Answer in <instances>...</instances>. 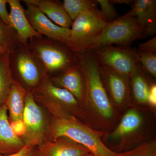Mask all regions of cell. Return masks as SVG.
<instances>
[{
	"instance_id": "cell-12",
	"label": "cell",
	"mask_w": 156,
	"mask_h": 156,
	"mask_svg": "<svg viewBox=\"0 0 156 156\" xmlns=\"http://www.w3.org/2000/svg\"><path fill=\"white\" fill-rule=\"evenodd\" d=\"M37 150L39 156H86L91 154L83 146L63 137L46 140Z\"/></svg>"
},
{
	"instance_id": "cell-24",
	"label": "cell",
	"mask_w": 156,
	"mask_h": 156,
	"mask_svg": "<svg viewBox=\"0 0 156 156\" xmlns=\"http://www.w3.org/2000/svg\"><path fill=\"white\" fill-rule=\"evenodd\" d=\"M138 62L153 77H156V53L138 51Z\"/></svg>"
},
{
	"instance_id": "cell-34",
	"label": "cell",
	"mask_w": 156,
	"mask_h": 156,
	"mask_svg": "<svg viewBox=\"0 0 156 156\" xmlns=\"http://www.w3.org/2000/svg\"><path fill=\"white\" fill-rule=\"evenodd\" d=\"M86 156H94L92 154H89L87 155Z\"/></svg>"
},
{
	"instance_id": "cell-28",
	"label": "cell",
	"mask_w": 156,
	"mask_h": 156,
	"mask_svg": "<svg viewBox=\"0 0 156 156\" xmlns=\"http://www.w3.org/2000/svg\"><path fill=\"white\" fill-rule=\"evenodd\" d=\"M0 156H39L37 147L25 145L20 151L9 155Z\"/></svg>"
},
{
	"instance_id": "cell-10",
	"label": "cell",
	"mask_w": 156,
	"mask_h": 156,
	"mask_svg": "<svg viewBox=\"0 0 156 156\" xmlns=\"http://www.w3.org/2000/svg\"><path fill=\"white\" fill-rule=\"evenodd\" d=\"M27 8L26 15L32 28L38 33L48 38L66 44L70 34V29L62 28L49 19L38 8L29 2L28 0L23 1Z\"/></svg>"
},
{
	"instance_id": "cell-27",
	"label": "cell",
	"mask_w": 156,
	"mask_h": 156,
	"mask_svg": "<svg viewBox=\"0 0 156 156\" xmlns=\"http://www.w3.org/2000/svg\"><path fill=\"white\" fill-rule=\"evenodd\" d=\"M139 52L156 53V37L139 45Z\"/></svg>"
},
{
	"instance_id": "cell-15",
	"label": "cell",
	"mask_w": 156,
	"mask_h": 156,
	"mask_svg": "<svg viewBox=\"0 0 156 156\" xmlns=\"http://www.w3.org/2000/svg\"><path fill=\"white\" fill-rule=\"evenodd\" d=\"M131 14L136 18L144 37L156 32V0H136L132 3Z\"/></svg>"
},
{
	"instance_id": "cell-16",
	"label": "cell",
	"mask_w": 156,
	"mask_h": 156,
	"mask_svg": "<svg viewBox=\"0 0 156 156\" xmlns=\"http://www.w3.org/2000/svg\"><path fill=\"white\" fill-rule=\"evenodd\" d=\"M101 79H104L110 95L118 105L125 100L128 93V80L129 77L115 72L100 65Z\"/></svg>"
},
{
	"instance_id": "cell-21",
	"label": "cell",
	"mask_w": 156,
	"mask_h": 156,
	"mask_svg": "<svg viewBox=\"0 0 156 156\" xmlns=\"http://www.w3.org/2000/svg\"><path fill=\"white\" fill-rule=\"evenodd\" d=\"M142 122V118L137 112L133 109L129 110L124 115L119 125L112 134V137L120 138L131 134L139 128Z\"/></svg>"
},
{
	"instance_id": "cell-25",
	"label": "cell",
	"mask_w": 156,
	"mask_h": 156,
	"mask_svg": "<svg viewBox=\"0 0 156 156\" xmlns=\"http://www.w3.org/2000/svg\"><path fill=\"white\" fill-rule=\"evenodd\" d=\"M119 156H156L155 143L144 144L134 149L119 153Z\"/></svg>"
},
{
	"instance_id": "cell-7",
	"label": "cell",
	"mask_w": 156,
	"mask_h": 156,
	"mask_svg": "<svg viewBox=\"0 0 156 156\" xmlns=\"http://www.w3.org/2000/svg\"><path fill=\"white\" fill-rule=\"evenodd\" d=\"M108 23L98 9L83 11L73 21L66 44L75 53L85 52L89 43L100 34Z\"/></svg>"
},
{
	"instance_id": "cell-18",
	"label": "cell",
	"mask_w": 156,
	"mask_h": 156,
	"mask_svg": "<svg viewBox=\"0 0 156 156\" xmlns=\"http://www.w3.org/2000/svg\"><path fill=\"white\" fill-rule=\"evenodd\" d=\"M27 92L28 91L16 80L11 85L5 102L9 111L10 122L23 121Z\"/></svg>"
},
{
	"instance_id": "cell-19",
	"label": "cell",
	"mask_w": 156,
	"mask_h": 156,
	"mask_svg": "<svg viewBox=\"0 0 156 156\" xmlns=\"http://www.w3.org/2000/svg\"><path fill=\"white\" fill-rule=\"evenodd\" d=\"M9 57L8 50L0 56V107L5 104L11 85L15 80L10 69Z\"/></svg>"
},
{
	"instance_id": "cell-4",
	"label": "cell",
	"mask_w": 156,
	"mask_h": 156,
	"mask_svg": "<svg viewBox=\"0 0 156 156\" xmlns=\"http://www.w3.org/2000/svg\"><path fill=\"white\" fill-rule=\"evenodd\" d=\"M144 37L136 18L128 11L115 20L108 23L100 34L89 43L86 51L113 44L126 46Z\"/></svg>"
},
{
	"instance_id": "cell-31",
	"label": "cell",
	"mask_w": 156,
	"mask_h": 156,
	"mask_svg": "<svg viewBox=\"0 0 156 156\" xmlns=\"http://www.w3.org/2000/svg\"><path fill=\"white\" fill-rule=\"evenodd\" d=\"M148 102L154 106L156 105V85L154 84L150 87Z\"/></svg>"
},
{
	"instance_id": "cell-1",
	"label": "cell",
	"mask_w": 156,
	"mask_h": 156,
	"mask_svg": "<svg viewBox=\"0 0 156 156\" xmlns=\"http://www.w3.org/2000/svg\"><path fill=\"white\" fill-rule=\"evenodd\" d=\"M68 138L83 146L94 156H119L108 148L95 131L72 119H53L48 124L46 140Z\"/></svg>"
},
{
	"instance_id": "cell-23",
	"label": "cell",
	"mask_w": 156,
	"mask_h": 156,
	"mask_svg": "<svg viewBox=\"0 0 156 156\" xmlns=\"http://www.w3.org/2000/svg\"><path fill=\"white\" fill-rule=\"evenodd\" d=\"M19 43L14 29L0 19V46L5 47L10 52Z\"/></svg>"
},
{
	"instance_id": "cell-17",
	"label": "cell",
	"mask_w": 156,
	"mask_h": 156,
	"mask_svg": "<svg viewBox=\"0 0 156 156\" xmlns=\"http://www.w3.org/2000/svg\"><path fill=\"white\" fill-rule=\"evenodd\" d=\"M56 25L70 29L73 21L64 10L62 3L52 0H28Z\"/></svg>"
},
{
	"instance_id": "cell-5",
	"label": "cell",
	"mask_w": 156,
	"mask_h": 156,
	"mask_svg": "<svg viewBox=\"0 0 156 156\" xmlns=\"http://www.w3.org/2000/svg\"><path fill=\"white\" fill-rule=\"evenodd\" d=\"M9 65L14 80L31 91L47 75L44 66L27 45L19 42L9 52Z\"/></svg>"
},
{
	"instance_id": "cell-20",
	"label": "cell",
	"mask_w": 156,
	"mask_h": 156,
	"mask_svg": "<svg viewBox=\"0 0 156 156\" xmlns=\"http://www.w3.org/2000/svg\"><path fill=\"white\" fill-rule=\"evenodd\" d=\"M133 96L139 103L148 102L150 87L144 77L141 68L138 65L130 75Z\"/></svg>"
},
{
	"instance_id": "cell-2",
	"label": "cell",
	"mask_w": 156,
	"mask_h": 156,
	"mask_svg": "<svg viewBox=\"0 0 156 156\" xmlns=\"http://www.w3.org/2000/svg\"><path fill=\"white\" fill-rule=\"evenodd\" d=\"M27 46L42 62L49 76L56 75L77 64L76 53L62 42L42 36L30 39Z\"/></svg>"
},
{
	"instance_id": "cell-26",
	"label": "cell",
	"mask_w": 156,
	"mask_h": 156,
	"mask_svg": "<svg viewBox=\"0 0 156 156\" xmlns=\"http://www.w3.org/2000/svg\"><path fill=\"white\" fill-rule=\"evenodd\" d=\"M97 2L100 6L101 14L107 22H112L119 17L114 5L109 0H97Z\"/></svg>"
},
{
	"instance_id": "cell-8",
	"label": "cell",
	"mask_w": 156,
	"mask_h": 156,
	"mask_svg": "<svg viewBox=\"0 0 156 156\" xmlns=\"http://www.w3.org/2000/svg\"><path fill=\"white\" fill-rule=\"evenodd\" d=\"M23 121L25 130L22 140L25 145L37 147L46 141L48 124L30 91L26 98Z\"/></svg>"
},
{
	"instance_id": "cell-30",
	"label": "cell",
	"mask_w": 156,
	"mask_h": 156,
	"mask_svg": "<svg viewBox=\"0 0 156 156\" xmlns=\"http://www.w3.org/2000/svg\"><path fill=\"white\" fill-rule=\"evenodd\" d=\"M11 128L15 134L20 137V136H23L25 133V126L23 121L10 122Z\"/></svg>"
},
{
	"instance_id": "cell-3",
	"label": "cell",
	"mask_w": 156,
	"mask_h": 156,
	"mask_svg": "<svg viewBox=\"0 0 156 156\" xmlns=\"http://www.w3.org/2000/svg\"><path fill=\"white\" fill-rule=\"evenodd\" d=\"M78 64L83 69L86 83V94L99 114L106 119L113 115L108 94L101 80L100 65L92 50L75 53Z\"/></svg>"
},
{
	"instance_id": "cell-6",
	"label": "cell",
	"mask_w": 156,
	"mask_h": 156,
	"mask_svg": "<svg viewBox=\"0 0 156 156\" xmlns=\"http://www.w3.org/2000/svg\"><path fill=\"white\" fill-rule=\"evenodd\" d=\"M30 91L35 100L44 107L54 119H70L68 109L79 103L69 91L54 85L48 75Z\"/></svg>"
},
{
	"instance_id": "cell-11",
	"label": "cell",
	"mask_w": 156,
	"mask_h": 156,
	"mask_svg": "<svg viewBox=\"0 0 156 156\" xmlns=\"http://www.w3.org/2000/svg\"><path fill=\"white\" fill-rule=\"evenodd\" d=\"M49 78L54 85L66 89L78 101L83 99L86 92V79L83 69L78 63L60 73Z\"/></svg>"
},
{
	"instance_id": "cell-29",
	"label": "cell",
	"mask_w": 156,
	"mask_h": 156,
	"mask_svg": "<svg viewBox=\"0 0 156 156\" xmlns=\"http://www.w3.org/2000/svg\"><path fill=\"white\" fill-rule=\"evenodd\" d=\"M8 0H0V19L6 25L11 26L9 13L6 8Z\"/></svg>"
},
{
	"instance_id": "cell-33",
	"label": "cell",
	"mask_w": 156,
	"mask_h": 156,
	"mask_svg": "<svg viewBox=\"0 0 156 156\" xmlns=\"http://www.w3.org/2000/svg\"><path fill=\"white\" fill-rule=\"evenodd\" d=\"M7 49H6L5 47H3V46H0V56L2 53H4L5 51H6Z\"/></svg>"
},
{
	"instance_id": "cell-14",
	"label": "cell",
	"mask_w": 156,
	"mask_h": 156,
	"mask_svg": "<svg viewBox=\"0 0 156 156\" xmlns=\"http://www.w3.org/2000/svg\"><path fill=\"white\" fill-rule=\"evenodd\" d=\"M5 104L0 107V155H9L23 148L25 144L22 138L14 133L8 115Z\"/></svg>"
},
{
	"instance_id": "cell-32",
	"label": "cell",
	"mask_w": 156,
	"mask_h": 156,
	"mask_svg": "<svg viewBox=\"0 0 156 156\" xmlns=\"http://www.w3.org/2000/svg\"><path fill=\"white\" fill-rule=\"evenodd\" d=\"M110 2L112 5L115 4H125V5H129L134 2V1L132 0H109Z\"/></svg>"
},
{
	"instance_id": "cell-22",
	"label": "cell",
	"mask_w": 156,
	"mask_h": 156,
	"mask_svg": "<svg viewBox=\"0 0 156 156\" xmlns=\"http://www.w3.org/2000/svg\"><path fill=\"white\" fill-rule=\"evenodd\" d=\"M62 5L73 21L82 12L98 5L97 0H64Z\"/></svg>"
},
{
	"instance_id": "cell-9",
	"label": "cell",
	"mask_w": 156,
	"mask_h": 156,
	"mask_svg": "<svg viewBox=\"0 0 156 156\" xmlns=\"http://www.w3.org/2000/svg\"><path fill=\"white\" fill-rule=\"evenodd\" d=\"M92 50L101 66L127 76L139 63L138 52L128 48L106 46Z\"/></svg>"
},
{
	"instance_id": "cell-13",
	"label": "cell",
	"mask_w": 156,
	"mask_h": 156,
	"mask_svg": "<svg viewBox=\"0 0 156 156\" xmlns=\"http://www.w3.org/2000/svg\"><path fill=\"white\" fill-rule=\"evenodd\" d=\"M8 2L10 8L9 17L11 26L16 32L19 42L27 45L30 39L42 36L32 27L20 1L8 0Z\"/></svg>"
}]
</instances>
